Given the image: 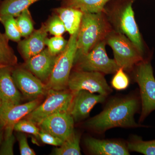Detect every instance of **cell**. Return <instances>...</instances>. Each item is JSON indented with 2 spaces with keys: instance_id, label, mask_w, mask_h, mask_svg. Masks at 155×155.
I'll return each instance as SVG.
<instances>
[{
  "instance_id": "1",
  "label": "cell",
  "mask_w": 155,
  "mask_h": 155,
  "mask_svg": "<svg viewBox=\"0 0 155 155\" xmlns=\"http://www.w3.org/2000/svg\"><path fill=\"white\" fill-rule=\"evenodd\" d=\"M140 105L139 100L134 97L112 100L100 114L85 122V127L97 133H102L115 127L143 126L137 123L134 118Z\"/></svg>"
},
{
  "instance_id": "2",
  "label": "cell",
  "mask_w": 155,
  "mask_h": 155,
  "mask_svg": "<svg viewBox=\"0 0 155 155\" xmlns=\"http://www.w3.org/2000/svg\"><path fill=\"white\" fill-rule=\"evenodd\" d=\"M110 25L103 13H83L77 38L74 64L97 44L105 39L111 31Z\"/></svg>"
},
{
  "instance_id": "3",
  "label": "cell",
  "mask_w": 155,
  "mask_h": 155,
  "mask_svg": "<svg viewBox=\"0 0 155 155\" xmlns=\"http://www.w3.org/2000/svg\"><path fill=\"white\" fill-rule=\"evenodd\" d=\"M78 31L70 35L67 47L57 56L52 71L46 83L48 90L67 89L68 80L77 52Z\"/></svg>"
},
{
  "instance_id": "4",
  "label": "cell",
  "mask_w": 155,
  "mask_h": 155,
  "mask_svg": "<svg viewBox=\"0 0 155 155\" xmlns=\"http://www.w3.org/2000/svg\"><path fill=\"white\" fill-rule=\"evenodd\" d=\"M134 78L138 84L141 104L140 122L155 110V78L149 61H143L135 66Z\"/></svg>"
},
{
  "instance_id": "5",
  "label": "cell",
  "mask_w": 155,
  "mask_h": 155,
  "mask_svg": "<svg viewBox=\"0 0 155 155\" xmlns=\"http://www.w3.org/2000/svg\"><path fill=\"white\" fill-rule=\"evenodd\" d=\"M105 40L114 51V60L116 64L124 70H130L144 60L143 55L124 35L112 30Z\"/></svg>"
},
{
  "instance_id": "6",
  "label": "cell",
  "mask_w": 155,
  "mask_h": 155,
  "mask_svg": "<svg viewBox=\"0 0 155 155\" xmlns=\"http://www.w3.org/2000/svg\"><path fill=\"white\" fill-rule=\"evenodd\" d=\"M47 97L44 102L35 109L25 118L37 125L43 120L53 114L69 112L74 94L68 90L55 91L49 90Z\"/></svg>"
},
{
  "instance_id": "7",
  "label": "cell",
  "mask_w": 155,
  "mask_h": 155,
  "mask_svg": "<svg viewBox=\"0 0 155 155\" xmlns=\"http://www.w3.org/2000/svg\"><path fill=\"white\" fill-rule=\"evenodd\" d=\"M105 40L97 44L87 54L75 62L76 69L104 74L116 73L120 67L115 60L108 57L106 53Z\"/></svg>"
},
{
  "instance_id": "8",
  "label": "cell",
  "mask_w": 155,
  "mask_h": 155,
  "mask_svg": "<svg viewBox=\"0 0 155 155\" xmlns=\"http://www.w3.org/2000/svg\"><path fill=\"white\" fill-rule=\"evenodd\" d=\"M132 3L133 2L131 1L122 8L113 11L110 14V20L116 29L115 31L127 37L143 55V43L136 22Z\"/></svg>"
},
{
  "instance_id": "9",
  "label": "cell",
  "mask_w": 155,
  "mask_h": 155,
  "mask_svg": "<svg viewBox=\"0 0 155 155\" xmlns=\"http://www.w3.org/2000/svg\"><path fill=\"white\" fill-rule=\"evenodd\" d=\"M67 88L74 94L85 90L106 96L112 91L103 73L77 69L71 72Z\"/></svg>"
},
{
  "instance_id": "10",
  "label": "cell",
  "mask_w": 155,
  "mask_h": 155,
  "mask_svg": "<svg viewBox=\"0 0 155 155\" xmlns=\"http://www.w3.org/2000/svg\"><path fill=\"white\" fill-rule=\"evenodd\" d=\"M12 75L17 88L28 99L32 101L47 94L49 90L46 84L27 69L13 68Z\"/></svg>"
},
{
  "instance_id": "11",
  "label": "cell",
  "mask_w": 155,
  "mask_h": 155,
  "mask_svg": "<svg viewBox=\"0 0 155 155\" xmlns=\"http://www.w3.org/2000/svg\"><path fill=\"white\" fill-rule=\"evenodd\" d=\"M74 122L69 112H63L47 117L37 126L41 130L49 133L64 142L75 130Z\"/></svg>"
},
{
  "instance_id": "12",
  "label": "cell",
  "mask_w": 155,
  "mask_h": 155,
  "mask_svg": "<svg viewBox=\"0 0 155 155\" xmlns=\"http://www.w3.org/2000/svg\"><path fill=\"white\" fill-rule=\"evenodd\" d=\"M106 97L103 95L80 91L74 94L69 113L75 122H79L87 118L94 106L104 102Z\"/></svg>"
},
{
  "instance_id": "13",
  "label": "cell",
  "mask_w": 155,
  "mask_h": 155,
  "mask_svg": "<svg viewBox=\"0 0 155 155\" xmlns=\"http://www.w3.org/2000/svg\"><path fill=\"white\" fill-rule=\"evenodd\" d=\"M41 97L5 109H0V123L5 127V133H13L14 126L41 103Z\"/></svg>"
},
{
  "instance_id": "14",
  "label": "cell",
  "mask_w": 155,
  "mask_h": 155,
  "mask_svg": "<svg viewBox=\"0 0 155 155\" xmlns=\"http://www.w3.org/2000/svg\"><path fill=\"white\" fill-rule=\"evenodd\" d=\"M14 67L0 68V109H5L20 104L22 95L17 88L12 75Z\"/></svg>"
},
{
  "instance_id": "15",
  "label": "cell",
  "mask_w": 155,
  "mask_h": 155,
  "mask_svg": "<svg viewBox=\"0 0 155 155\" xmlns=\"http://www.w3.org/2000/svg\"><path fill=\"white\" fill-rule=\"evenodd\" d=\"M57 56L44 49L36 55L26 60L25 68L44 83H47L54 68Z\"/></svg>"
},
{
  "instance_id": "16",
  "label": "cell",
  "mask_w": 155,
  "mask_h": 155,
  "mask_svg": "<svg viewBox=\"0 0 155 155\" xmlns=\"http://www.w3.org/2000/svg\"><path fill=\"white\" fill-rule=\"evenodd\" d=\"M87 149L91 154L97 155H128L127 146L116 140H100L87 137L84 140Z\"/></svg>"
},
{
  "instance_id": "17",
  "label": "cell",
  "mask_w": 155,
  "mask_h": 155,
  "mask_svg": "<svg viewBox=\"0 0 155 155\" xmlns=\"http://www.w3.org/2000/svg\"><path fill=\"white\" fill-rule=\"evenodd\" d=\"M48 32L46 25H42L39 29L33 31L28 37L19 41V51L25 60L36 55L44 49Z\"/></svg>"
},
{
  "instance_id": "18",
  "label": "cell",
  "mask_w": 155,
  "mask_h": 155,
  "mask_svg": "<svg viewBox=\"0 0 155 155\" xmlns=\"http://www.w3.org/2000/svg\"><path fill=\"white\" fill-rule=\"evenodd\" d=\"M58 14L66 27L67 31L70 35L79 30L83 12L79 9L68 7H62L56 9Z\"/></svg>"
},
{
  "instance_id": "19",
  "label": "cell",
  "mask_w": 155,
  "mask_h": 155,
  "mask_svg": "<svg viewBox=\"0 0 155 155\" xmlns=\"http://www.w3.org/2000/svg\"><path fill=\"white\" fill-rule=\"evenodd\" d=\"M110 0H66L65 7L79 9L83 13H103L104 7Z\"/></svg>"
},
{
  "instance_id": "20",
  "label": "cell",
  "mask_w": 155,
  "mask_h": 155,
  "mask_svg": "<svg viewBox=\"0 0 155 155\" xmlns=\"http://www.w3.org/2000/svg\"><path fill=\"white\" fill-rule=\"evenodd\" d=\"M40 0H4L0 6V15L17 17L33 3Z\"/></svg>"
},
{
  "instance_id": "21",
  "label": "cell",
  "mask_w": 155,
  "mask_h": 155,
  "mask_svg": "<svg viewBox=\"0 0 155 155\" xmlns=\"http://www.w3.org/2000/svg\"><path fill=\"white\" fill-rule=\"evenodd\" d=\"M80 135L74 130L69 138L63 142L61 146L57 147L53 150L52 155H80Z\"/></svg>"
},
{
  "instance_id": "22",
  "label": "cell",
  "mask_w": 155,
  "mask_h": 155,
  "mask_svg": "<svg viewBox=\"0 0 155 155\" xmlns=\"http://www.w3.org/2000/svg\"><path fill=\"white\" fill-rule=\"evenodd\" d=\"M9 39L0 32V68L14 67L17 64V58L9 45Z\"/></svg>"
},
{
  "instance_id": "23",
  "label": "cell",
  "mask_w": 155,
  "mask_h": 155,
  "mask_svg": "<svg viewBox=\"0 0 155 155\" xmlns=\"http://www.w3.org/2000/svg\"><path fill=\"white\" fill-rule=\"evenodd\" d=\"M127 147L131 151L145 155H155V140L144 141L141 137L134 136L127 143Z\"/></svg>"
},
{
  "instance_id": "24",
  "label": "cell",
  "mask_w": 155,
  "mask_h": 155,
  "mask_svg": "<svg viewBox=\"0 0 155 155\" xmlns=\"http://www.w3.org/2000/svg\"><path fill=\"white\" fill-rule=\"evenodd\" d=\"M14 16L9 15H0V22L5 28V34L9 40L12 41L19 42L21 35L16 19Z\"/></svg>"
},
{
  "instance_id": "25",
  "label": "cell",
  "mask_w": 155,
  "mask_h": 155,
  "mask_svg": "<svg viewBox=\"0 0 155 155\" xmlns=\"http://www.w3.org/2000/svg\"><path fill=\"white\" fill-rule=\"evenodd\" d=\"M17 17V25L22 37H28L34 31L33 22L28 8L24 10Z\"/></svg>"
},
{
  "instance_id": "26",
  "label": "cell",
  "mask_w": 155,
  "mask_h": 155,
  "mask_svg": "<svg viewBox=\"0 0 155 155\" xmlns=\"http://www.w3.org/2000/svg\"><path fill=\"white\" fill-rule=\"evenodd\" d=\"M68 42L62 36H54L50 38H47L45 45L47 46L49 52L52 55L57 56L65 49Z\"/></svg>"
},
{
  "instance_id": "27",
  "label": "cell",
  "mask_w": 155,
  "mask_h": 155,
  "mask_svg": "<svg viewBox=\"0 0 155 155\" xmlns=\"http://www.w3.org/2000/svg\"><path fill=\"white\" fill-rule=\"evenodd\" d=\"M14 130L16 132L29 134L39 138L40 129L32 121L25 118L21 119L15 124L14 126Z\"/></svg>"
},
{
  "instance_id": "28",
  "label": "cell",
  "mask_w": 155,
  "mask_h": 155,
  "mask_svg": "<svg viewBox=\"0 0 155 155\" xmlns=\"http://www.w3.org/2000/svg\"><path fill=\"white\" fill-rule=\"evenodd\" d=\"M46 26L48 32L54 36H62L67 31L64 22L58 15L52 17Z\"/></svg>"
},
{
  "instance_id": "29",
  "label": "cell",
  "mask_w": 155,
  "mask_h": 155,
  "mask_svg": "<svg viewBox=\"0 0 155 155\" xmlns=\"http://www.w3.org/2000/svg\"><path fill=\"white\" fill-rule=\"evenodd\" d=\"M124 70L123 68L120 67L115 73L111 81L112 86L117 90L125 89L129 85V78Z\"/></svg>"
},
{
  "instance_id": "30",
  "label": "cell",
  "mask_w": 155,
  "mask_h": 155,
  "mask_svg": "<svg viewBox=\"0 0 155 155\" xmlns=\"http://www.w3.org/2000/svg\"><path fill=\"white\" fill-rule=\"evenodd\" d=\"M14 134H5L4 139L0 147V155H14V147L16 141Z\"/></svg>"
},
{
  "instance_id": "31",
  "label": "cell",
  "mask_w": 155,
  "mask_h": 155,
  "mask_svg": "<svg viewBox=\"0 0 155 155\" xmlns=\"http://www.w3.org/2000/svg\"><path fill=\"white\" fill-rule=\"evenodd\" d=\"M16 137L19 143V151L21 155H35L34 151L28 145L27 137L22 132H17Z\"/></svg>"
},
{
  "instance_id": "32",
  "label": "cell",
  "mask_w": 155,
  "mask_h": 155,
  "mask_svg": "<svg viewBox=\"0 0 155 155\" xmlns=\"http://www.w3.org/2000/svg\"><path fill=\"white\" fill-rule=\"evenodd\" d=\"M39 138L45 144L51 145L57 147L61 146L64 141L50 134L40 130Z\"/></svg>"
},
{
  "instance_id": "33",
  "label": "cell",
  "mask_w": 155,
  "mask_h": 155,
  "mask_svg": "<svg viewBox=\"0 0 155 155\" xmlns=\"http://www.w3.org/2000/svg\"><path fill=\"white\" fill-rule=\"evenodd\" d=\"M4 134H5V127L0 123V147L4 139Z\"/></svg>"
},
{
  "instance_id": "34",
  "label": "cell",
  "mask_w": 155,
  "mask_h": 155,
  "mask_svg": "<svg viewBox=\"0 0 155 155\" xmlns=\"http://www.w3.org/2000/svg\"><path fill=\"white\" fill-rule=\"evenodd\" d=\"M1 105H2V101H1V97H0V107H1Z\"/></svg>"
}]
</instances>
